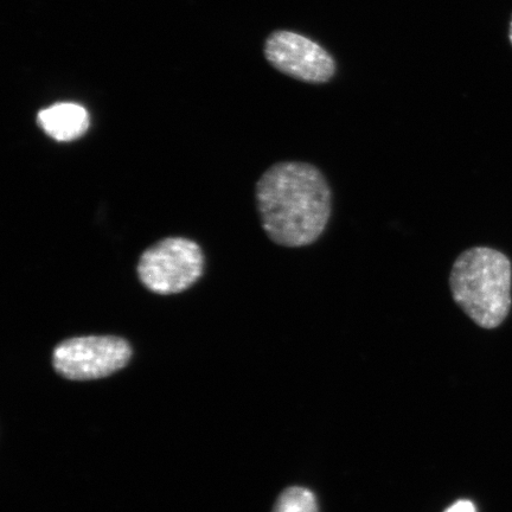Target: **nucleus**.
Returning a JSON list of instances; mask_svg holds the SVG:
<instances>
[{"mask_svg":"<svg viewBox=\"0 0 512 512\" xmlns=\"http://www.w3.org/2000/svg\"><path fill=\"white\" fill-rule=\"evenodd\" d=\"M132 349L125 339L115 336L75 337L54 350L56 373L73 381L98 380L127 366Z\"/></svg>","mask_w":512,"mask_h":512,"instance_id":"nucleus-4","label":"nucleus"},{"mask_svg":"<svg viewBox=\"0 0 512 512\" xmlns=\"http://www.w3.org/2000/svg\"><path fill=\"white\" fill-rule=\"evenodd\" d=\"M265 55L275 69L305 82L329 81L336 70L328 51L296 32H274L266 42Z\"/></svg>","mask_w":512,"mask_h":512,"instance_id":"nucleus-5","label":"nucleus"},{"mask_svg":"<svg viewBox=\"0 0 512 512\" xmlns=\"http://www.w3.org/2000/svg\"><path fill=\"white\" fill-rule=\"evenodd\" d=\"M204 266L202 249L184 238H168L156 243L140 256L137 272L151 292L176 294L188 290L201 278Z\"/></svg>","mask_w":512,"mask_h":512,"instance_id":"nucleus-3","label":"nucleus"},{"mask_svg":"<svg viewBox=\"0 0 512 512\" xmlns=\"http://www.w3.org/2000/svg\"><path fill=\"white\" fill-rule=\"evenodd\" d=\"M509 38H510V42L512 44V19H511V23H510Z\"/></svg>","mask_w":512,"mask_h":512,"instance_id":"nucleus-9","label":"nucleus"},{"mask_svg":"<svg viewBox=\"0 0 512 512\" xmlns=\"http://www.w3.org/2000/svg\"><path fill=\"white\" fill-rule=\"evenodd\" d=\"M445 512H477L475 505L469 501H459L454 503L451 508H448Z\"/></svg>","mask_w":512,"mask_h":512,"instance_id":"nucleus-8","label":"nucleus"},{"mask_svg":"<svg viewBox=\"0 0 512 512\" xmlns=\"http://www.w3.org/2000/svg\"><path fill=\"white\" fill-rule=\"evenodd\" d=\"M272 512H319V508L312 491L302 486H291L281 492Z\"/></svg>","mask_w":512,"mask_h":512,"instance_id":"nucleus-7","label":"nucleus"},{"mask_svg":"<svg viewBox=\"0 0 512 512\" xmlns=\"http://www.w3.org/2000/svg\"><path fill=\"white\" fill-rule=\"evenodd\" d=\"M512 266L507 255L490 247H472L452 266L454 302L480 328L502 325L511 309Z\"/></svg>","mask_w":512,"mask_h":512,"instance_id":"nucleus-2","label":"nucleus"},{"mask_svg":"<svg viewBox=\"0 0 512 512\" xmlns=\"http://www.w3.org/2000/svg\"><path fill=\"white\" fill-rule=\"evenodd\" d=\"M37 121L50 138L68 143L81 138L87 132L89 114L81 105L61 102L38 113Z\"/></svg>","mask_w":512,"mask_h":512,"instance_id":"nucleus-6","label":"nucleus"},{"mask_svg":"<svg viewBox=\"0 0 512 512\" xmlns=\"http://www.w3.org/2000/svg\"><path fill=\"white\" fill-rule=\"evenodd\" d=\"M261 226L275 245L300 248L324 234L332 214V191L317 166L274 164L256 183Z\"/></svg>","mask_w":512,"mask_h":512,"instance_id":"nucleus-1","label":"nucleus"}]
</instances>
